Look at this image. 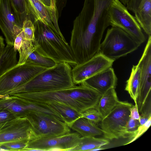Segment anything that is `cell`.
Returning <instances> with one entry per match:
<instances>
[{"instance_id": "obj_1", "label": "cell", "mask_w": 151, "mask_h": 151, "mask_svg": "<svg viewBox=\"0 0 151 151\" xmlns=\"http://www.w3.org/2000/svg\"><path fill=\"white\" fill-rule=\"evenodd\" d=\"M11 95L29 104L58 103L81 113L90 108L96 109L102 95L95 90L82 84L79 86L53 91Z\"/></svg>"}, {"instance_id": "obj_2", "label": "cell", "mask_w": 151, "mask_h": 151, "mask_svg": "<svg viewBox=\"0 0 151 151\" xmlns=\"http://www.w3.org/2000/svg\"><path fill=\"white\" fill-rule=\"evenodd\" d=\"M71 70L70 65L68 63H57L54 67L39 73L24 84L7 92L4 95L49 91L73 87L75 84L72 79Z\"/></svg>"}, {"instance_id": "obj_3", "label": "cell", "mask_w": 151, "mask_h": 151, "mask_svg": "<svg viewBox=\"0 0 151 151\" xmlns=\"http://www.w3.org/2000/svg\"><path fill=\"white\" fill-rule=\"evenodd\" d=\"M35 50L39 54L56 63L65 62L70 65L77 64L70 45L58 32L39 21L34 22Z\"/></svg>"}, {"instance_id": "obj_4", "label": "cell", "mask_w": 151, "mask_h": 151, "mask_svg": "<svg viewBox=\"0 0 151 151\" xmlns=\"http://www.w3.org/2000/svg\"><path fill=\"white\" fill-rule=\"evenodd\" d=\"M141 45L122 29L112 27L107 29L99 52L115 61L137 50Z\"/></svg>"}, {"instance_id": "obj_5", "label": "cell", "mask_w": 151, "mask_h": 151, "mask_svg": "<svg viewBox=\"0 0 151 151\" xmlns=\"http://www.w3.org/2000/svg\"><path fill=\"white\" fill-rule=\"evenodd\" d=\"M126 101H119L112 110L101 121V129L104 138L112 140L127 138L126 126L130 118V109L133 106Z\"/></svg>"}, {"instance_id": "obj_6", "label": "cell", "mask_w": 151, "mask_h": 151, "mask_svg": "<svg viewBox=\"0 0 151 151\" xmlns=\"http://www.w3.org/2000/svg\"><path fill=\"white\" fill-rule=\"evenodd\" d=\"M110 25L122 29L135 40L142 44L146 38L134 17L119 0H113L109 8Z\"/></svg>"}, {"instance_id": "obj_7", "label": "cell", "mask_w": 151, "mask_h": 151, "mask_svg": "<svg viewBox=\"0 0 151 151\" xmlns=\"http://www.w3.org/2000/svg\"><path fill=\"white\" fill-rule=\"evenodd\" d=\"M25 118L29 123L37 138L56 137L70 132L65 123L52 115L33 111L27 114Z\"/></svg>"}, {"instance_id": "obj_8", "label": "cell", "mask_w": 151, "mask_h": 151, "mask_svg": "<svg viewBox=\"0 0 151 151\" xmlns=\"http://www.w3.org/2000/svg\"><path fill=\"white\" fill-rule=\"evenodd\" d=\"M47 69L27 61L23 64H16L0 76V97Z\"/></svg>"}, {"instance_id": "obj_9", "label": "cell", "mask_w": 151, "mask_h": 151, "mask_svg": "<svg viewBox=\"0 0 151 151\" xmlns=\"http://www.w3.org/2000/svg\"><path fill=\"white\" fill-rule=\"evenodd\" d=\"M148 36L143 53L137 64L141 71L140 86L136 101L139 113L151 107V35Z\"/></svg>"}, {"instance_id": "obj_10", "label": "cell", "mask_w": 151, "mask_h": 151, "mask_svg": "<svg viewBox=\"0 0 151 151\" xmlns=\"http://www.w3.org/2000/svg\"><path fill=\"white\" fill-rule=\"evenodd\" d=\"M78 132L39 138L29 141L24 151H70L78 145L80 138Z\"/></svg>"}, {"instance_id": "obj_11", "label": "cell", "mask_w": 151, "mask_h": 151, "mask_svg": "<svg viewBox=\"0 0 151 151\" xmlns=\"http://www.w3.org/2000/svg\"><path fill=\"white\" fill-rule=\"evenodd\" d=\"M37 138L26 118H16L8 122L0 129V151H8L2 145L4 144L18 141H29Z\"/></svg>"}, {"instance_id": "obj_12", "label": "cell", "mask_w": 151, "mask_h": 151, "mask_svg": "<svg viewBox=\"0 0 151 151\" xmlns=\"http://www.w3.org/2000/svg\"><path fill=\"white\" fill-rule=\"evenodd\" d=\"M23 22L11 0H0V29L7 45H14L16 36L22 29Z\"/></svg>"}, {"instance_id": "obj_13", "label": "cell", "mask_w": 151, "mask_h": 151, "mask_svg": "<svg viewBox=\"0 0 151 151\" xmlns=\"http://www.w3.org/2000/svg\"><path fill=\"white\" fill-rule=\"evenodd\" d=\"M114 60L99 52L82 63L75 65L71 74L75 84H80L87 79L112 66Z\"/></svg>"}, {"instance_id": "obj_14", "label": "cell", "mask_w": 151, "mask_h": 151, "mask_svg": "<svg viewBox=\"0 0 151 151\" xmlns=\"http://www.w3.org/2000/svg\"><path fill=\"white\" fill-rule=\"evenodd\" d=\"M29 12L34 22L39 21L55 31L58 19L55 7H49L42 0H25ZM58 32V31H57Z\"/></svg>"}, {"instance_id": "obj_15", "label": "cell", "mask_w": 151, "mask_h": 151, "mask_svg": "<svg viewBox=\"0 0 151 151\" xmlns=\"http://www.w3.org/2000/svg\"><path fill=\"white\" fill-rule=\"evenodd\" d=\"M43 108L38 104L27 103L12 95H6L0 97V110L8 111L17 117H25L30 111L42 112Z\"/></svg>"}, {"instance_id": "obj_16", "label": "cell", "mask_w": 151, "mask_h": 151, "mask_svg": "<svg viewBox=\"0 0 151 151\" xmlns=\"http://www.w3.org/2000/svg\"><path fill=\"white\" fill-rule=\"evenodd\" d=\"M117 78L112 67L85 80L81 84L97 91L102 95L116 88Z\"/></svg>"}, {"instance_id": "obj_17", "label": "cell", "mask_w": 151, "mask_h": 151, "mask_svg": "<svg viewBox=\"0 0 151 151\" xmlns=\"http://www.w3.org/2000/svg\"><path fill=\"white\" fill-rule=\"evenodd\" d=\"M97 124L89 119L81 117L76 120L70 127L82 137H95L103 134Z\"/></svg>"}, {"instance_id": "obj_18", "label": "cell", "mask_w": 151, "mask_h": 151, "mask_svg": "<svg viewBox=\"0 0 151 151\" xmlns=\"http://www.w3.org/2000/svg\"><path fill=\"white\" fill-rule=\"evenodd\" d=\"M134 14L141 28L148 36L151 35V0H143Z\"/></svg>"}, {"instance_id": "obj_19", "label": "cell", "mask_w": 151, "mask_h": 151, "mask_svg": "<svg viewBox=\"0 0 151 151\" xmlns=\"http://www.w3.org/2000/svg\"><path fill=\"white\" fill-rule=\"evenodd\" d=\"M44 104L56 113L70 128L76 120L81 117V113L63 104L56 102Z\"/></svg>"}, {"instance_id": "obj_20", "label": "cell", "mask_w": 151, "mask_h": 151, "mask_svg": "<svg viewBox=\"0 0 151 151\" xmlns=\"http://www.w3.org/2000/svg\"><path fill=\"white\" fill-rule=\"evenodd\" d=\"M119 101L114 88L109 89L102 95L96 108L102 119L112 110Z\"/></svg>"}, {"instance_id": "obj_21", "label": "cell", "mask_w": 151, "mask_h": 151, "mask_svg": "<svg viewBox=\"0 0 151 151\" xmlns=\"http://www.w3.org/2000/svg\"><path fill=\"white\" fill-rule=\"evenodd\" d=\"M140 81V68L137 65H133L130 76L126 81L125 90L128 92L135 103H136Z\"/></svg>"}, {"instance_id": "obj_22", "label": "cell", "mask_w": 151, "mask_h": 151, "mask_svg": "<svg viewBox=\"0 0 151 151\" xmlns=\"http://www.w3.org/2000/svg\"><path fill=\"white\" fill-rule=\"evenodd\" d=\"M109 140L105 138L95 137H85L80 138L77 146L70 151H91L92 150L108 144Z\"/></svg>"}, {"instance_id": "obj_23", "label": "cell", "mask_w": 151, "mask_h": 151, "mask_svg": "<svg viewBox=\"0 0 151 151\" xmlns=\"http://www.w3.org/2000/svg\"><path fill=\"white\" fill-rule=\"evenodd\" d=\"M17 51L14 45H7L0 58V76L6 70L17 64Z\"/></svg>"}, {"instance_id": "obj_24", "label": "cell", "mask_w": 151, "mask_h": 151, "mask_svg": "<svg viewBox=\"0 0 151 151\" xmlns=\"http://www.w3.org/2000/svg\"><path fill=\"white\" fill-rule=\"evenodd\" d=\"M37 47L35 41L24 39L18 50L19 57L17 64L22 65L25 63L29 56L35 50Z\"/></svg>"}, {"instance_id": "obj_25", "label": "cell", "mask_w": 151, "mask_h": 151, "mask_svg": "<svg viewBox=\"0 0 151 151\" xmlns=\"http://www.w3.org/2000/svg\"><path fill=\"white\" fill-rule=\"evenodd\" d=\"M26 61L47 68L53 67L57 63L52 59L39 54L35 50L31 53Z\"/></svg>"}, {"instance_id": "obj_26", "label": "cell", "mask_w": 151, "mask_h": 151, "mask_svg": "<svg viewBox=\"0 0 151 151\" xmlns=\"http://www.w3.org/2000/svg\"><path fill=\"white\" fill-rule=\"evenodd\" d=\"M22 28L24 39L34 42L35 27L30 19L27 18L23 21Z\"/></svg>"}, {"instance_id": "obj_27", "label": "cell", "mask_w": 151, "mask_h": 151, "mask_svg": "<svg viewBox=\"0 0 151 151\" xmlns=\"http://www.w3.org/2000/svg\"><path fill=\"white\" fill-rule=\"evenodd\" d=\"M13 5L22 19L30 14L25 0H11Z\"/></svg>"}, {"instance_id": "obj_28", "label": "cell", "mask_w": 151, "mask_h": 151, "mask_svg": "<svg viewBox=\"0 0 151 151\" xmlns=\"http://www.w3.org/2000/svg\"><path fill=\"white\" fill-rule=\"evenodd\" d=\"M140 124L138 120L130 117L126 126L127 138L130 141L133 137Z\"/></svg>"}, {"instance_id": "obj_29", "label": "cell", "mask_w": 151, "mask_h": 151, "mask_svg": "<svg viewBox=\"0 0 151 151\" xmlns=\"http://www.w3.org/2000/svg\"><path fill=\"white\" fill-rule=\"evenodd\" d=\"M81 117L89 119L96 123L101 122L102 119L99 112L95 108L88 109L81 113Z\"/></svg>"}, {"instance_id": "obj_30", "label": "cell", "mask_w": 151, "mask_h": 151, "mask_svg": "<svg viewBox=\"0 0 151 151\" xmlns=\"http://www.w3.org/2000/svg\"><path fill=\"white\" fill-rule=\"evenodd\" d=\"M28 140L15 141L4 144L2 145L7 148L9 150L24 151L27 146Z\"/></svg>"}, {"instance_id": "obj_31", "label": "cell", "mask_w": 151, "mask_h": 151, "mask_svg": "<svg viewBox=\"0 0 151 151\" xmlns=\"http://www.w3.org/2000/svg\"><path fill=\"white\" fill-rule=\"evenodd\" d=\"M17 117L13 113L7 110H0V129L9 121Z\"/></svg>"}, {"instance_id": "obj_32", "label": "cell", "mask_w": 151, "mask_h": 151, "mask_svg": "<svg viewBox=\"0 0 151 151\" xmlns=\"http://www.w3.org/2000/svg\"><path fill=\"white\" fill-rule=\"evenodd\" d=\"M151 124V117L143 125H140L132 139L124 145L129 144L135 140L145 132L150 127Z\"/></svg>"}, {"instance_id": "obj_33", "label": "cell", "mask_w": 151, "mask_h": 151, "mask_svg": "<svg viewBox=\"0 0 151 151\" xmlns=\"http://www.w3.org/2000/svg\"><path fill=\"white\" fill-rule=\"evenodd\" d=\"M142 1L143 0H129L126 5V7L128 10L134 13L140 6Z\"/></svg>"}, {"instance_id": "obj_34", "label": "cell", "mask_w": 151, "mask_h": 151, "mask_svg": "<svg viewBox=\"0 0 151 151\" xmlns=\"http://www.w3.org/2000/svg\"><path fill=\"white\" fill-rule=\"evenodd\" d=\"M24 39V35L22 29V30L17 35L14 40V48L15 51L19 50Z\"/></svg>"}, {"instance_id": "obj_35", "label": "cell", "mask_w": 151, "mask_h": 151, "mask_svg": "<svg viewBox=\"0 0 151 151\" xmlns=\"http://www.w3.org/2000/svg\"><path fill=\"white\" fill-rule=\"evenodd\" d=\"M67 0H55V5L58 17L61 15L62 11L65 6Z\"/></svg>"}, {"instance_id": "obj_36", "label": "cell", "mask_w": 151, "mask_h": 151, "mask_svg": "<svg viewBox=\"0 0 151 151\" xmlns=\"http://www.w3.org/2000/svg\"><path fill=\"white\" fill-rule=\"evenodd\" d=\"M130 117L134 119L139 120L140 115L136 103H135V105L131 107L130 109Z\"/></svg>"}, {"instance_id": "obj_37", "label": "cell", "mask_w": 151, "mask_h": 151, "mask_svg": "<svg viewBox=\"0 0 151 151\" xmlns=\"http://www.w3.org/2000/svg\"><path fill=\"white\" fill-rule=\"evenodd\" d=\"M4 40L3 37L0 35V58L5 47Z\"/></svg>"}, {"instance_id": "obj_38", "label": "cell", "mask_w": 151, "mask_h": 151, "mask_svg": "<svg viewBox=\"0 0 151 151\" xmlns=\"http://www.w3.org/2000/svg\"><path fill=\"white\" fill-rule=\"evenodd\" d=\"M149 118L141 115H140V117L138 120L140 125H142L144 124L147 121Z\"/></svg>"}, {"instance_id": "obj_39", "label": "cell", "mask_w": 151, "mask_h": 151, "mask_svg": "<svg viewBox=\"0 0 151 151\" xmlns=\"http://www.w3.org/2000/svg\"><path fill=\"white\" fill-rule=\"evenodd\" d=\"M105 149L102 147H98L96 148H95L93 150H92L91 151H98L100 150H103L104 149Z\"/></svg>"}, {"instance_id": "obj_40", "label": "cell", "mask_w": 151, "mask_h": 151, "mask_svg": "<svg viewBox=\"0 0 151 151\" xmlns=\"http://www.w3.org/2000/svg\"><path fill=\"white\" fill-rule=\"evenodd\" d=\"M124 5H126L129 0H119Z\"/></svg>"}]
</instances>
